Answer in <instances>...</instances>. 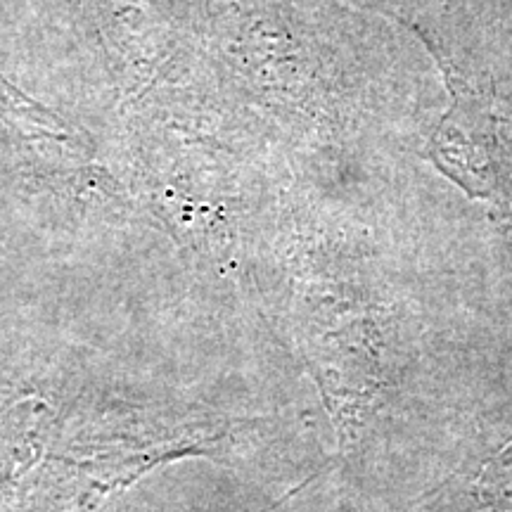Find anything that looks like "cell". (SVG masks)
<instances>
[{"mask_svg":"<svg viewBox=\"0 0 512 512\" xmlns=\"http://www.w3.org/2000/svg\"><path fill=\"white\" fill-rule=\"evenodd\" d=\"M415 31L430 46L434 60L444 69V79L453 100L432 136V162L472 197L494 200L498 192H510V150L503 140L501 121L491 105V98L479 93L458 74V69H453L444 50L434 46L425 31L418 27Z\"/></svg>","mask_w":512,"mask_h":512,"instance_id":"obj_1","label":"cell"}]
</instances>
